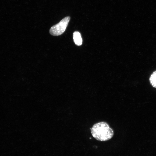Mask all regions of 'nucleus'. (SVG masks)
Here are the masks:
<instances>
[{
    "label": "nucleus",
    "instance_id": "obj_1",
    "mask_svg": "<svg viewBox=\"0 0 156 156\" xmlns=\"http://www.w3.org/2000/svg\"><path fill=\"white\" fill-rule=\"evenodd\" d=\"M92 136L101 141L108 140L112 138L114 131L106 122L102 121L94 124L91 129Z\"/></svg>",
    "mask_w": 156,
    "mask_h": 156
},
{
    "label": "nucleus",
    "instance_id": "obj_2",
    "mask_svg": "<svg viewBox=\"0 0 156 156\" xmlns=\"http://www.w3.org/2000/svg\"><path fill=\"white\" fill-rule=\"evenodd\" d=\"M70 19V17L66 16L57 24L52 26L49 30L52 35L58 36L62 34L65 31Z\"/></svg>",
    "mask_w": 156,
    "mask_h": 156
},
{
    "label": "nucleus",
    "instance_id": "obj_3",
    "mask_svg": "<svg viewBox=\"0 0 156 156\" xmlns=\"http://www.w3.org/2000/svg\"><path fill=\"white\" fill-rule=\"evenodd\" d=\"M74 41L77 46L81 45L82 43V39L80 33L78 31H75L73 34Z\"/></svg>",
    "mask_w": 156,
    "mask_h": 156
},
{
    "label": "nucleus",
    "instance_id": "obj_4",
    "mask_svg": "<svg viewBox=\"0 0 156 156\" xmlns=\"http://www.w3.org/2000/svg\"><path fill=\"white\" fill-rule=\"evenodd\" d=\"M149 81L151 85L156 88V70L154 71L150 76Z\"/></svg>",
    "mask_w": 156,
    "mask_h": 156
}]
</instances>
